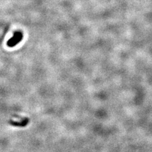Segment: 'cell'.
<instances>
[{
  "instance_id": "1",
  "label": "cell",
  "mask_w": 152,
  "mask_h": 152,
  "mask_svg": "<svg viewBox=\"0 0 152 152\" xmlns=\"http://www.w3.org/2000/svg\"><path fill=\"white\" fill-rule=\"evenodd\" d=\"M23 39V34L20 31H17L14 33L13 36L7 42V46L8 47L13 48L21 42Z\"/></svg>"
}]
</instances>
